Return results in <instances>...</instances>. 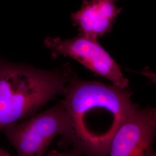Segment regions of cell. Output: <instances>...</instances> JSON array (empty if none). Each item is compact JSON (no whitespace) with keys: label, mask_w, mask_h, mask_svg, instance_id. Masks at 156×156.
Wrapping results in <instances>:
<instances>
[{"label":"cell","mask_w":156,"mask_h":156,"mask_svg":"<svg viewBox=\"0 0 156 156\" xmlns=\"http://www.w3.org/2000/svg\"><path fill=\"white\" fill-rule=\"evenodd\" d=\"M119 0H84L80 8L71 13V20L79 35L95 41L111 33L116 20L123 11Z\"/></svg>","instance_id":"6"},{"label":"cell","mask_w":156,"mask_h":156,"mask_svg":"<svg viewBox=\"0 0 156 156\" xmlns=\"http://www.w3.org/2000/svg\"><path fill=\"white\" fill-rule=\"evenodd\" d=\"M156 134V110L139 107L120 124L109 144L106 156H153Z\"/></svg>","instance_id":"5"},{"label":"cell","mask_w":156,"mask_h":156,"mask_svg":"<svg viewBox=\"0 0 156 156\" xmlns=\"http://www.w3.org/2000/svg\"><path fill=\"white\" fill-rule=\"evenodd\" d=\"M80 153L79 151H66V152H58L57 151H50L45 156H81Z\"/></svg>","instance_id":"7"},{"label":"cell","mask_w":156,"mask_h":156,"mask_svg":"<svg viewBox=\"0 0 156 156\" xmlns=\"http://www.w3.org/2000/svg\"><path fill=\"white\" fill-rule=\"evenodd\" d=\"M66 112L62 101L3 128L1 131L17 156H44L52 141L66 133Z\"/></svg>","instance_id":"3"},{"label":"cell","mask_w":156,"mask_h":156,"mask_svg":"<svg viewBox=\"0 0 156 156\" xmlns=\"http://www.w3.org/2000/svg\"><path fill=\"white\" fill-rule=\"evenodd\" d=\"M0 156H12L7 151L0 146Z\"/></svg>","instance_id":"8"},{"label":"cell","mask_w":156,"mask_h":156,"mask_svg":"<svg viewBox=\"0 0 156 156\" xmlns=\"http://www.w3.org/2000/svg\"><path fill=\"white\" fill-rule=\"evenodd\" d=\"M156 156V154H155V155H154V156Z\"/></svg>","instance_id":"9"},{"label":"cell","mask_w":156,"mask_h":156,"mask_svg":"<svg viewBox=\"0 0 156 156\" xmlns=\"http://www.w3.org/2000/svg\"><path fill=\"white\" fill-rule=\"evenodd\" d=\"M44 45L51 50L53 57H69L91 72L110 81L113 86L120 89L128 87V79L98 41L78 34L77 37L70 39L46 37Z\"/></svg>","instance_id":"4"},{"label":"cell","mask_w":156,"mask_h":156,"mask_svg":"<svg viewBox=\"0 0 156 156\" xmlns=\"http://www.w3.org/2000/svg\"><path fill=\"white\" fill-rule=\"evenodd\" d=\"M62 102L67 119L63 137L80 153L106 156L112 138L120 124L139 106L132 92L95 81L71 76Z\"/></svg>","instance_id":"1"},{"label":"cell","mask_w":156,"mask_h":156,"mask_svg":"<svg viewBox=\"0 0 156 156\" xmlns=\"http://www.w3.org/2000/svg\"><path fill=\"white\" fill-rule=\"evenodd\" d=\"M71 76L67 67L48 71L0 59V131L63 94Z\"/></svg>","instance_id":"2"}]
</instances>
